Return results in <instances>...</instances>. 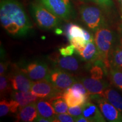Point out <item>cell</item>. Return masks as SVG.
Instances as JSON below:
<instances>
[{
  "instance_id": "1",
  "label": "cell",
  "mask_w": 122,
  "mask_h": 122,
  "mask_svg": "<svg viewBox=\"0 0 122 122\" xmlns=\"http://www.w3.org/2000/svg\"><path fill=\"white\" fill-rule=\"evenodd\" d=\"M0 22L13 37H25L32 30V24L23 6L17 0H1Z\"/></svg>"
},
{
  "instance_id": "2",
  "label": "cell",
  "mask_w": 122,
  "mask_h": 122,
  "mask_svg": "<svg viewBox=\"0 0 122 122\" xmlns=\"http://www.w3.org/2000/svg\"><path fill=\"white\" fill-rule=\"evenodd\" d=\"M94 40L98 50L100 60L105 67L110 68L109 58L111 50L115 45V33L107 26L101 27L94 32Z\"/></svg>"
},
{
  "instance_id": "3",
  "label": "cell",
  "mask_w": 122,
  "mask_h": 122,
  "mask_svg": "<svg viewBox=\"0 0 122 122\" xmlns=\"http://www.w3.org/2000/svg\"><path fill=\"white\" fill-rule=\"evenodd\" d=\"M79 14L82 22L94 32L99 28L107 26L103 12L97 6L82 5L79 8Z\"/></svg>"
},
{
  "instance_id": "4",
  "label": "cell",
  "mask_w": 122,
  "mask_h": 122,
  "mask_svg": "<svg viewBox=\"0 0 122 122\" xmlns=\"http://www.w3.org/2000/svg\"><path fill=\"white\" fill-rule=\"evenodd\" d=\"M30 8L33 19L40 28L45 30H50L57 28L60 23V18L39 2L31 3Z\"/></svg>"
},
{
  "instance_id": "5",
  "label": "cell",
  "mask_w": 122,
  "mask_h": 122,
  "mask_svg": "<svg viewBox=\"0 0 122 122\" xmlns=\"http://www.w3.org/2000/svg\"><path fill=\"white\" fill-rule=\"evenodd\" d=\"M18 66L33 81L42 80H49V79L51 68L45 61H26L19 64Z\"/></svg>"
},
{
  "instance_id": "6",
  "label": "cell",
  "mask_w": 122,
  "mask_h": 122,
  "mask_svg": "<svg viewBox=\"0 0 122 122\" xmlns=\"http://www.w3.org/2000/svg\"><path fill=\"white\" fill-rule=\"evenodd\" d=\"M36 2L61 19L68 20L76 16L70 0H36Z\"/></svg>"
},
{
  "instance_id": "7",
  "label": "cell",
  "mask_w": 122,
  "mask_h": 122,
  "mask_svg": "<svg viewBox=\"0 0 122 122\" xmlns=\"http://www.w3.org/2000/svg\"><path fill=\"white\" fill-rule=\"evenodd\" d=\"M89 99L98 105L102 114L108 122H122V113L100 94H90Z\"/></svg>"
},
{
  "instance_id": "8",
  "label": "cell",
  "mask_w": 122,
  "mask_h": 122,
  "mask_svg": "<svg viewBox=\"0 0 122 122\" xmlns=\"http://www.w3.org/2000/svg\"><path fill=\"white\" fill-rule=\"evenodd\" d=\"M49 80L62 91L70 88L77 81L70 72L54 67L50 71Z\"/></svg>"
},
{
  "instance_id": "9",
  "label": "cell",
  "mask_w": 122,
  "mask_h": 122,
  "mask_svg": "<svg viewBox=\"0 0 122 122\" xmlns=\"http://www.w3.org/2000/svg\"><path fill=\"white\" fill-rule=\"evenodd\" d=\"M30 91L40 98L45 100L62 96L64 92V91L57 89L50 81L47 80L33 81Z\"/></svg>"
},
{
  "instance_id": "10",
  "label": "cell",
  "mask_w": 122,
  "mask_h": 122,
  "mask_svg": "<svg viewBox=\"0 0 122 122\" xmlns=\"http://www.w3.org/2000/svg\"><path fill=\"white\" fill-rule=\"evenodd\" d=\"M7 75L14 91H30L33 81L20 70L18 66H14L13 71Z\"/></svg>"
},
{
  "instance_id": "11",
  "label": "cell",
  "mask_w": 122,
  "mask_h": 122,
  "mask_svg": "<svg viewBox=\"0 0 122 122\" xmlns=\"http://www.w3.org/2000/svg\"><path fill=\"white\" fill-rule=\"evenodd\" d=\"M50 61L53 62L54 67L61 68L70 72H77L80 69V62L77 58L75 57H61L57 54L50 57Z\"/></svg>"
},
{
  "instance_id": "12",
  "label": "cell",
  "mask_w": 122,
  "mask_h": 122,
  "mask_svg": "<svg viewBox=\"0 0 122 122\" xmlns=\"http://www.w3.org/2000/svg\"><path fill=\"white\" fill-rule=\"evenodd\" d=\"M89 92L90 94L102 95L105 90L109 87V84L104 79H94L91 77H83L77 79Z\"/></svg>"
},
{
  "instance_id": "13",
  "label": "cell",
  "mask_w": 122,
  "mask_h": 122,
  "mask_svg": "<svg viewBox=\"0 0 122 122\" xmlns=\"http://www.w3.org/2000/svg\"><path fill=\"white\" fill-rule=\"evenodd\" d=\"M83 115L89 122H105L106 119L102 114L100 108L88 100L83 106Z\"/></svg>"
},
{
  "instance_id": "14",
  "label": "cell",
  "mask_w": 122,
  "mask_h": 122,
  "mask_svg": "<svg viewBox=\"0 0 122 122\" xmlns=\"http://www.w3.org/2000/svg\"><path fill=\"white\" fill-rule=\"evenodd\" d=\"M10 96L11 99L15 101L19 105V109L30 103L36 102L39 100V97L33 94L31 91H14L10 93Z\"/></svg>"
},
{
  "instance_id": "15",
  "label": "cell",
  "mask_w": 122,
  "mask_h": 122,
  "mask_svg": "<svg viewBox=\"0 0 122 122\" xmlns=\"http://www.w3.org/2000/svg\"><path fill=\"white\" fill-rule=\"evenodd\" d=\"M63 97L69 107L83 106L84 103L89 100V96H85L79 93L72 90L71 88L64 91Z\"/></svg>"
},
{
  "instance_id": "16",
  "label": "cell",
  "mask_w": 122,
  "mask_h": 122,
  "mask_svg": "<svg viewBox=\"0 0 122 122\" xmlns=\"http://www.w3.org/2000/svg\"><path fill=\"white\" fill-rule=\"evenodd\" d=\"M79 54L84 61L88 63H94L100 60V54L94 40L88 42L84 49Z\"/></svg>"
},
{
  "instance_id": "17",
  "label": "cell",
  "mask_w": 122,
  "mask_h": 122,
  "mask_svg": "<svg viewBox=\"0 0 122 122\" xmlns=\"http://www.w3.org/2000/svg\"><path fill=\"white\" fill-rule=\"evenodd\" d=\"M37 115L36 102H33L19 110L16 115V120L18 122H34Z\"/></svg>"
},
{
  "instance_id": "18",
  "label": "cell",
  "mask_w": 122,
  "mask_h": 122,
  "mask_svg": "<svg viewBox=\"0 0 122 122\" xmlns=\"http://www.w3.org/2000/svg\"><path fill=\"white\" fill-rule=\"evenodd\" d=\"M38 115L54 122L57 113L48 100L41 98L36 102Z\"/></svg>"
},
{
  "instance_id": "19",
  "label": "cell",
  "mask_w": 122,
  "mask_h": 122,
  "mask_svg": "<svg viewBox=\"0 0 122 122\" xmlns=\"http://www.w3.org/2000/svg\"><path fill=\"white\" fill-rule=\"evenodd\" d=\"M102 96L122 113V96L118 91L108 87L103 92Z\"/></svg>"
},
{
  "instance_id": "20",
  "label": "cell",
  "mask_w": 122,
  "mask_h": 122,
  "mask_svg": "<svg viewBox=\"0 0 122 122\" xmlns=\"http://www.w3.org/2000/svg\"><path fill=\"white\" fill-rule=\"evenodd\" d=\"M110 67L122 69V44L115 45L109 58Z\"/></svg>"
},
{
  "instance_id": "21",
  "label": "cell",
  "mask_w": 122,
  "mask_h": 122,
  "mask_svg": "<svg viewBox=\"0 0 122 122\" xmlns=\"http://www.w3.org/2000/svg\"><path fill=\"white\" fill-rule=\"evenodd\" d=\"M54 108L57 114H63L67 112L68 107L63 95L56 96L48 100Z\"/></svg>"
},
{
  "instance_id": "22",
  "label": "cell",
  "mask_w": 122,
  "mask_h": 122,
  "mask_svg": "<svg viewBox=\"0 0 122 122\" xmlns=\"http://www.w3.org/2000/svg\"><path fill=\"white\" fill-rule=\"evenodd\" d=\"M109 75L113 84L122 91V69L110 67Z\"/></svg>"
},
{
  "instance_id": "23",
  "label": "cell",
  "mask_w": 122,
  "mask_h": 122,
  "mask_svg": "<svg viewBox=\"0 0 122 122\" xmlns=\"http://www.w3.org/2000/svg\"><path fill=\"white\" fill-rule=\"evenodd\" d=\"M65 33L68 39L75 37H84L83 28L76 24L70 23L65 28Z\"/></svg>"
},
{
  "instance_id": "24",
  "label": "cell",
  "mask_w": 122,
  "mask_h": 122,
  "mask_svg": "<svg viewBox=\"0 0 122 122\" xmlns=\"http://www.w3.org/2000/svg\"><path fill=\"white\" fill-rule=\"evenodd\" d=\"M12 85L8 75L6 74L0 75V93L1 96L12 92Z\"/></svg>"
},
{
  "instance_id": "25",
  "label": "cell",
  "mask_w": 122,
  "mask_h": 122,
  "mask_svg": "<svg viewBox=\"0 0 122 122\" xmlns=\"http://www.w3.org/2000/svg\"><path fill=\"white\" fill-rule=\"evenodd\" d=\"M99 61V60H98ZM98 61L95 62V65L92 67L89 70L90 76L91 77L97 79H103L104 76V70L102 67V64H103L102 62L100 64L98 63Z\"/></svg>"
},
{
  "instance_id": "26",
  "label": "cell",
  "mask_w": 122,
  "mask_h": 122,
  "mask_svg": "<svg viewBox=\"0 0 122 122\" xmlns=\"http://www.w3.org/2000/svg\"><path fill=\"white\" fill-rule=\"evenodd\" d=\"M71 45L74 46L76 51L79 54L84 49L88 42L85 40L84 37H75L70 40Z\"/></svg>"
},
{
  "instance_id": "27",
  "label": "cell",
  "mask_w": 122,
  "mask_h": 122,
  "mask_svg": "<svg viewBox=\"0 0 122 122\" xmlns=\"http://www.w3.org/2000/svg\"><path fill=\"white\" fill-rule=\"evenodd\" d=\"M75 119L76 117H73L69 114H57L53 122H75Z\"/></svg>"
},
{
  "instance_id": "28",
  "label": "cell",
  "mask_w": 122,
  "mask_h": 122,
  "mask_svg": "<svg viewBox=\"0 0 122 122\" xmlns=\"http://www.w3.org/2000/svg\"><path fill=\"white\" fill-rule=\"evenodd\" d=\"M70 88L72 90H74V91L79 93L83 94V95H84L85 96H90L89 92L85 88L84 85L81 83V82L79 81H77L75 82Z\"/></svg>"
},
{
  "instance_id": "29",
  "label": "cell",
  "mask_w": 122,
  "mask_h": 122,
  "mask_svg": "<svg viewBox=\"0 0 122 122\" xmlns=\"http://www.w3.org/2000/svg\"><path fill=\"white\" fill-rule=\"evenodd\" d=\"M10 111V102L6 99H2L0 102V117L6 115Z\"/></svg>"
},
{
  "instance_id": "30",
  "label": "cell",
  "mask_w": 122,
  "mask_h": 122,
  "mask_svg": "<svg viewBox=\"0 0 122 122\" xmlns=\"http://www.w3.org/2000/svg\"><path fill=\"white\" fill-rule=\"evenodd\" d=\"M75 49L74 46L70 45L66 47H62L59 49V52L62 56L66 57V56H71L74 54Z\"/></svg>"
},
{
  "instance_id": "31",
  "label": "cell",
  "mask_w": 122,
  "mask_h": 122,
  "mask_svg": "<svg viewBox=\"0 0 122 122\" xmlns=\"http://www.w3.org/2000/svg\"><path fill=\"white\" fill-rule=\"evenodd\" d=\"M67 113L74 117H77L83 114V106L78 105V106L70 107L68 108Z\"/></svg>"
},
{
  "instance_id": "32",
  "label": "cell",
  "mask_w": 122,
  "mask_h": 122,
  "mask_svg": "<svg viewBox=\"0 0 122 122\" xmlns=\"http://www.w3.org/2000/svg\"><path fill=\"white\" fill-rule=\"evenodd\" d=\"M94 3L106 8H110L114 5L112 0H94Z\"/></svg>"
},
{
  "instance_id": "33",
  "label": "cell",
  "mask_w": 122,
  "mask_h": 122,
  "mask_svg": "<svg viewBox=\"0 0 122 122\" xmlns=\"http://www.w3.org/2000/svg\"><path fill=\"white\" fill-rule=\"evenodd\" d=\"M9 66V63L7 62L4 61H1L0 63V75H5L7 71V68Z\"/></svg>"
},
{
  "instance_id": "34",
  "label": "cell",
  "mask_w": 122,
  "mask_h": 122,
  "mask_svg": "<svg viewBox=\"0 0 122 122\" xmlns=\"http://www.w3.org/2000/svg\"><path fill=\"white\" fill-rule=\"evenodd\" d=\"M83 35H84V37L85 40L86 41L88 42H89L90 41L92 40H94V37L91 34V33L89 32V31L86 30L85 29L83 28Z\"/></svg>"
},
{
  "instance_id": "35",
  "label": "cell",
  "mask_w": 122,
  "mask_h": 122,
  "mask_svg": "<svg viewBox=\"0 0 122 122\" xmlns=\"http://www.w3.org/2000/svg\"><path fill=\"white\" fill-rule=\"evenodd\" d=\"M34 122H51V121L48 119L42 117L41 116L38 115L37 117H36V118L35 119Z\"/></svg>"
},
{
  "instance_id": "36",
  "label": "cell",
  "mask_w": 122,
  "mask_h": 122,
  "mask_svg": "<svg viewBox=\"0 0 122 122\" xmlns=\"http://www.w3.org/2000/svg\"><path fill=\"white\" fill-rule=\"evenodd\" d=\"M75 122H89L87 119L85 118V117H84L83 115H81L78 117H76L75 119Z\"/></svg>"
},
{
  "instance_id": "37",
  "label": "cell",
  "mask_w": 122,
  "mask_h": 122,
  "mask_svg": "<svg viewBox=\"0 0 122 122\" xmlns=\"http://www.w3.org/2000/svg\"><path fill=\"white\" fill-rule=\"evenodd\" d=\"M56 33H57V34L61 35V34H62V30H60V29L56 28Z\"/></svg>"
},
{
  "instance_id": "38",
  "label": "cell",
  "mask_w": 122,
  "mask_h": 122,
  "mask_svg": "<svg viewBox=\"0 0 122 122\" xmlns=\"http://www.w3.org/2000/svg\"><path fill=\"white\" fill-rule=\"evenodd\" d=\"M120 42L122 44V26L120 28Z\"/></svg>"
},
{
  "instance_id": "39",
  "label": "cell",
  "mask_w": 122,
  "mask_h": 122,
  "mask_svg": "<svg viewBox=\"0 0 122 122\" xmlns=\"http://www.w3.org/2000/svg\"><path fill=\"white\" fill-rule=\"evenodd\" d=\"M82 1H85V2H89V1H91V2H94V0H81Z\"/></svg>"
},
{
  "instance_id": "40",
  "label": "cell",
  "mask_w": 122,
  "mask_h": 122,
  "mask_svg": "<svg viewBox=\"0 0 122 122\" xmlns=\"http://www.w3.org/2000/svg\"><path fill=\"white\" fill-rule=\"evenodd\" d=\"M119 2H120V4H121L122 5V0H119Z\"/></svg>"
}]
</instances>
